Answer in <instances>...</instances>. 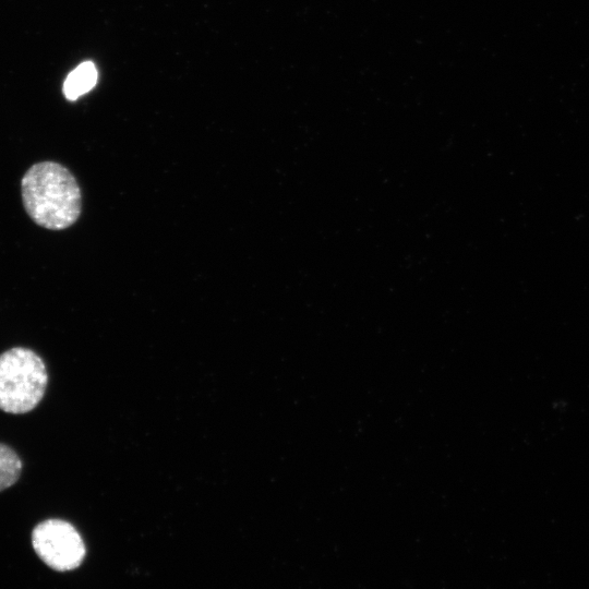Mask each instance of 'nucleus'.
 <instances>
[{
	"instance_id": "4",
	"label": "nucleus",
	"mask_w": 589,
	"mask_h": 589,
	"mask_svg": "<svg viewBox=\"0 0 589 589\" xmlns=\"http://www.w3.org/2000/svg\"><path fill=\"white\" fill-rule=\"evenodd\" d=\"M97 70L93 62L86 61L77 65L67 76L63 94L67 99L75 100L89 92L97 82Z\"/></svg>"
},
{
	"instance_id": "2",
	"label": "nucleus",
	"mask_w": 589,
	"mask_h": 589,
	"mask_svg": "<svg viewBox=\"0 0 589 589\" xmlns=\"http://www.w3.org/2000/svg\"><path fill=\"white\" fill-rule=\"evenodd\" d=\"M47 384L46 365L35 351L15 347L0 354V410L29 412L43 399Z\"/></svg>"
},
{
	"instance_id": "5",
	"label": "nucleus",
	"mask_w": 589,
	"mask_h": 589,
	"mask_svg": "<svg viewBox=\"0 0 589 589\" xmlns=\"http://www.w3.org/2000/svg\"><path fill=\"white\" fill-rule=\"evenodd\" d=\"M22 468V460L15 450L0 443V492L19 480Z\"/></svg>"
},
{
	"instance_id": "1",
	"label": "nucleus",
	"mask_w": 589,
	"mask_h": 589,
	"mask_svg": "<svg viewBox=\"0 0 589 589\" xmlns=\"http://www.w3.org/2000/svg\"><path fill=\"white\" fill-rule=\"evenodd\" d=\"M21 189L25 211L40 227L62 230L81 215V189L71 171L60 164L33 165L25 172Z\"/></svg>"
},
{
	"instance_id": "3",
	"label": "nucleus",
	"mask_w": 589,
	"mask_h": 589,
	"mask_svg": "<svg viewBox=\"0 0 589 589\" xmlns=\"http://www.w3.org/2000/svg\"><path fill=\"white\" fill-rule=\"evenodd\" d=\"M37 555L51 568L64 572L77 567L85 556V545L77 530L68 521L47 519L32 532Z\"/></svg>"
}]
</instances>
